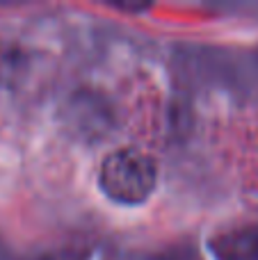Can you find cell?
Here are the masks:
<instances>
[{
    "label": "cell",
    "mask_w": 258,
    "mask_h": 260,
    "mask_svg": "<svg viewBox=\"0 0 258 260\" xmlns=\"http://www.w3.org/2000/svg\"><path fill=\"white\" fill-rule=\"evenodd\" d=\"M99 183L105 197L114 203L137 206L153 194L158 183V167L140 148H117L103 160Z\"/></svg>",
    "instance_id": "1"
},
{
    "label": "cell",
    "mask_w": 258,
    "mask_h": 260,
    "mask_svg": "<svg viewBox=\"0 0 258 260\" xmlns=\"http://www.w3.org/2000/svg\"><path fill=\"white\" fill-rule=\"evenodd\" d=\"M219 260H258V229L229 233L217 244Z\"/></svg>",
    "instance_id": "2"
}]
</instances>
